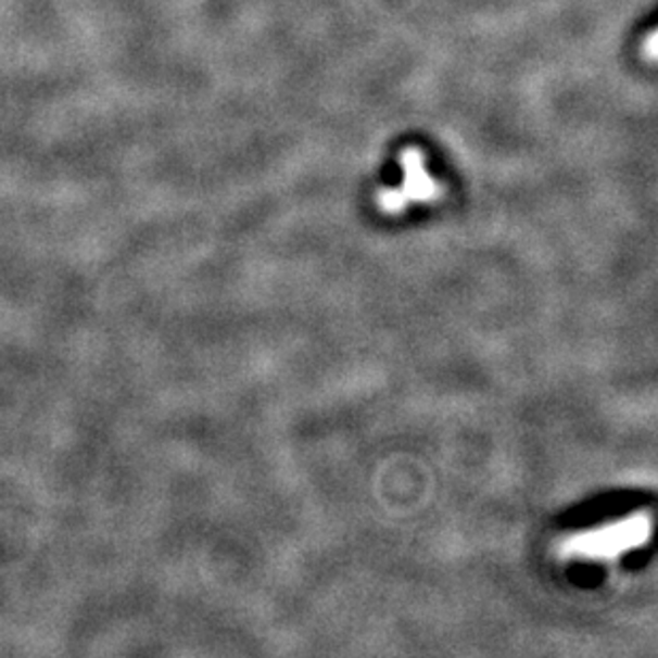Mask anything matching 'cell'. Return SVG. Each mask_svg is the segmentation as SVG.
I'll use <instances>...</instances> for the list:
<instances>
[{
	"instance_id": "1",
	"label": "cell",
	"mask_w": 658,
	"mask_h": 658,
	"mask_svg": "<svg viewBox=\"0 0 658 658\" xmlns=\"http://www.w3.org/2000/svg\"><path fill=\"white\" fill-rule=\"evenodd\" d=\"M650 531H653L650 516L635 514L609 527L567 537L560 546V552L565 556H582V558H616L618 554L644 546L650 537Z\"/></svg>"
},
{
	"instance_id": "2",
	"label": "cell",
	"mask_w": 658,
	"mask_h": 658,
	"mask_svg": "<svg viewBox=\"0 0 658 658\" xmlns=\"http://www.w3.org/2000/svg\"><path fill=\"white\" fill-rule=\"evenodd\" d=\"M403 179H405V190L414 197V199H429L435 192V186L431 184V179L422 173L420 165L416 161H409L407 170H403Z\"/></svg>"
}]
</instances>
